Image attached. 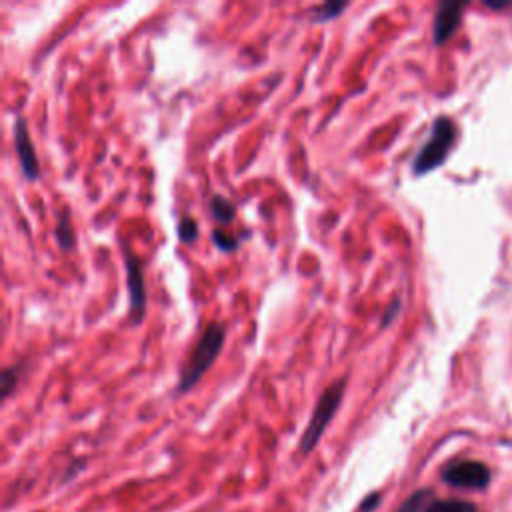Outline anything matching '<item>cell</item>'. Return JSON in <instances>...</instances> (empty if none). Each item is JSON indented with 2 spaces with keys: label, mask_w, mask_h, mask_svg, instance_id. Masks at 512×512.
I'll return each instance as SVG.
<instances>
[{
  "label": "cell",
  "mask_w": 512,
  "mask_h": 512,
  "mask_svg": "<svg viewBox=\"0 0 512 512\" xmlns=\"http://www.w3.org/2000/svg\"><path fill=\"white\" fill-rule=\"evenodd\" d=\"M224 338H226V330L220 322H210L206 326V330L202 332L200 340L196 342L188 362L184 364V368L180 372L178 386H176L178 392H188L204 376V372L218 358V354L222 350V344H224Z\"/></svg>",
  "instance_id": "obj_1"
},
{
  "label": "cell",
  "mask_w": 512,
  "mask_h": 512,
  "mask_svg": "<svg viewBox=\"0 0 512 512\" xmlns=\"http://www.w3.org/2000/svg\"><path fill=\"white\" fill-rule=\"evenodd\" d=\"M344 390H346V376L332 382L320 396H318V402L312 410V416L300 436V442H298V452L300 454H310L316 444L320 442L324 430L328 428V424L332 422L336 410L340 408V402L344 398Z\"/></svg>",
  "instance_id": "obj_2"
},
{
  "label": "cell",
  "mask_w": 512,
  "mask_h": 512,
  "mask_svg": "<svg viewBox=\"0 0 512 512\" xmlns=\"http://www.w3.org/2000/svg\"><path fill=\"white\" fill-rule=\"evenodd\" d=\"M454 140H456L454 122L446 116H438L432 122L430 136L426 138V142L420 146V150L416 152V156L412 160V172L416 176H422V174L438 168L446 160L448 152L452 150Z\"/></svg>",
  "instance_id": "obj_3"
},
{
  "label": "cell",
  "mask_w": 512,
  "mask_h": 512,
  "mask_svg": "<svg viewBox=\"0 0 512 512\" xmlns=\"http://www.w3.org/2000/svg\"><path fill=\"white\" fill-rule=\"evenodd\" d=\"M442 482L454 488L484 490L490 484V470L478 460H456L442 470Z\"/></svg>",
  "instance_id": "obj_4"
},
{
  "label": "cell",
  "mask_w": 512,
  "mask_h": 512,
  "mask_svg": "<svg viewBox=\"0 0 512 512\" xmlns=\"http://www.w3.org/2000/svg\"><path fill=\"white\" fill-rule=\"evenodd\" d=\"M124 252V266H126V284H128V298H130V310L128 316L132 324H140L146 312V286H144V272L142 262L136 254H132L126 244H122Z\"/></svg>",
  "instance_id": "obj_5"
},
{
  "label": "cell",
  "mask_w": 512,
  "mask_h": 512,
  "mask_svg": "<svg viewBox=\"0 0 512 512\" xmlns=\"http://www.w3.org/2000/svg\"><path fill=\"white\" fill-rule=\"evenodd\" d=\"M14 150H16V154H18L20 170L24 172V176H26L28 180H38V176H40L38 156H36L34 144H32V140H30L26 120H24L20 114L14 118Z\"/></svg>",
  "instance_id": "obj_6"
},
{
  "label": "cell",
  "mask_w": 512,
  "mask_h": 512,
  "mask_svg": "<svg viewBox=\"0 0 512 512\" xmlns=\"http://www.w3.org/2000/svg\"><path fill=\"white\" fill-rule=\"evenodd\" d=\"M462 16V4L458 2H442L438 6V12L434 16V26H432V36L434 44L440 46L444 44L458 28Z\"/></svg>",
  "instance_id": "obj_7"
},
{
  "label": "cell",
  "mask_w": 512,
  "mask_h": 512,
  "mask_svg": "<svg viewBox=\"0 0 512 512\" xmlns=\"http://www.w3.org/2000/svg\"><path fill=\"white\" fill-rule=\"evenodd\" d=\"M210 212L218 224H230L236 218V206L222 194L210 196Z\"/></svg>",
  "instance_id": "obj_8"
},
{
  "label": "cell",
  "mask_w": 512,
  "mask_h": 512,
  "mask_svg": "<svg viewBox=\"0 0 512 512\" xmlns=\"http://www.w3.org/2000/svg\"><path fill=\"white\" fill-rule=\"evenodd\" d=\"M434 500V490L432 488H420L414 490L398 508L396 512H424V508Z\"/></svg>",
  "instance_id": "obj_9"
},
{
  "label": "cell",
  "mask_w": 512,
  "mask_h": 512,
  "mask_svg": "<svg viewBox=\"0 0 512 512\" xmlns=\"http://www.w3.org/2000/svg\"><path fill=\"white\" fill-rule=\"evenodd\" d=\"M54 236L58 240V246L64 250V252H70L74 248V230H72V224H70V214L68 210H62L58 214V224H56V230H54Z\"/></svg>",
  "instance_id": "obj_10"
},
{
  "label": "cell",
  "mask_w": 512,
  "mask_h": 512,
  "mask_svg": "<svg viewBox=\"0 0 512 512\" xmlns=\"http://www.w3.org/2000/svg\"><path fill=\"white\" fill-rule=\"evenodd\" d=\"M424 512H478V508L468 500H456V498H444V500H432Z\"/></svg>",
  "instance_id": "obj_11"
},
{
  "label": "cell",
  "mask_w": 512,
  "mask_h": 512,
  "mask_svg": "<svg viewBox=\"0 0 512 512\" xmlns=\"http://www.w3.org/2000/svg\"><path fill=\"white\" fill-rule=\"evenodd\" d=\"M348 8V2H324L312 8V22H328L340 16Z\"/></svg>",
  "instance_id": "obj_12"
},
{
  "label": "cell",
  "mask_w": 512,
  "mask_h": 512,
  "mask_svg": "<svg viewBox=\"0 0 512 512\" xmlns=\"http://www.w3.org/2000/svg\"><path fill=\"white\" fill-rule=\"evenodd\" d=\"M20 370H22L20 364H10V366H6L2 370V374H0V398L2 400H6L14 392L18 376H20Z\"/></svg>",
  "instance_id": "obj_13"
},
{
  "label": "cell",
  "mask_w": 512,
  "mask_h": 512,
  "mask_svg": "<svg viewBox=\"0 0 512 512\" xmlns=\"http://www.w3.org/2000/svg\"><path fill=\"white\" fill-rule=\"evenodd\" d=\"M176 232H178V238L184 242V244H190L198 238V222L190 216H182L178 220V226H176Z\"/></svg>",
  "instance_id": "obj_14"
},
{
  "label": "cell",
  "mask_w": 512,
  "mask_h": 512,
  "mask_svg": "<svg viewBox=\"0 0 512 512\" xmlns=\"http://www.w3.org/2000/svg\"><path fill=\"white\" fill-rule=\"evenodd\" d=\"M212 242H214L216 248L222 250V252H234V250L238 248V240H236L234 236H230L228 232L220 230V228L212 230Z\"/></svg>",
  "instance_id": "obj_15"
},
{
  "label": "cell",
  "mask_w": 512,
  "mask_h": 512,
  "mask_svg": "<svg viewBox=\"0 0 512 512\" xmlns=\"http://www.w3.org/2000/svg\"><path fill=\"white\" fill-rule=\"evenodd\" d=\"M382 494L380 492H370L362 502H360V512H372L380 504Z\"/></svg>",
  "instance_id": "obj_16"
},
{
  "label": "cell",
  "mask_w": 512,
  "mask_h": 512,
  "mask_svg": "<svg viewBox=\"0 0 512 512\" xmlns=\"http://www.w3.org/2000/svg\"><path fill=\"white\" fill-rule=\"evenodd\" d=\"M396 310H398V302H394V304L388 308V312L382 316V326H388V324L392 322V318H394Z\"/></svg>",
  "instance_id": "obj_17"
}]
</instances>
